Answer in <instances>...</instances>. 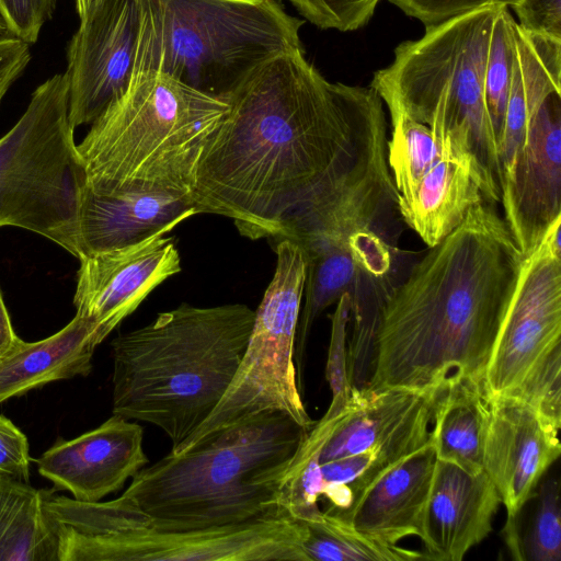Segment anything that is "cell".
Segmentation results:
<instances>
[{"label":"cell","instance_id":"9c48e42d","mask_svg":"<svg viewBox=\"0 0 561 561\" xmlns=\"http://www.w3.org/2000/svg\"><path fill=\"white\" fill-rule=\"evenodd\" d=\"M397 206L369 197L291 214L271 240H290L306 263L295 362L302 391L306 347L316 319L345 294L356 332L377 330L383 302L394 288Z\"/></svg>","mask_w":561,"mask_h":561},{"label":"cell","instance_id":"603a6c76","mask_svg":"<svg viewBox=\"0 0 561 561\" xmlns=\"http://www.w3.org/2000/svg\"><path fill=\"white\" fill-rule=\"evenodd\" d=\"M490 414L484 376L451 373L433 408L431 440L436 458L461 469L483 471V444Z\"/></svg>","mask_w":561,"mask_h":561},{"label":"cell","instance_id":"5b68a950","mask_svg":"<svg viewBox=\"0 0 561 561\" xmlns=\"http://www.w3.org/2000/svg\"><path fill=\"white\" fill-rule=\"evenodd\" d=\"M305 433L285 413L252 415L197 447L144 467L122 495L160 530L262 517L282 507L285 472Z\"/></svg>","mask_w":561,"mask_h":561},{"label":"cell","instance_id":"277c9868","mask_svg":"<svg viewBox=\"0 0 561 561\" xmlns=\"http://www.w3.org/2000/svg\"><path fill=\"white\" fill-rule=\"evenodd\" d=\"M255 311L186 302L112 343L113 414L162 430L175 450L213 413L245 351Z\"/></svg>","mask_w":561,"mask_h":561},{"label":"cell","instance_id":"4dcf8cb0","mask_svg":"<svg viewBox=\"0 0 561 561\" xmlns=\"http://www.w3.org/2000/svg\"><path fill=\"white\" fill-rule=\"evenodd\" d=\"M408 16L421 21L425 26L434 25L454 16L488 4L514 5L518 0H389Z\"/></svg>","mask_w":561,"mask_h":561},{"label":"cell","instance_id":"ba28073f","mask_svg":"<svg viewBox=\"0 0 561 561\" xmlns=\"http://www.w3.org/2000/svg\"><path fill=\"white\" fill-rule=\"evenodd\" d=\"M45 511L58 541V561H309L304 526L280 507L221 527L160 530L123 496L81 502L50 495Z\"/></svg>","mask_w":561,"mask_h":561},{"label":"cell","instance_id":"f1b7e54d","mask_svg":"<svg viewBox=\"0 0 561 561\" xmlns=\"http://www.w3.org/2000/svg\"><path fill=\"white\" fill-rule=\"evenodd\" d=\"M320 28L352 30L365 25L380 0H288Z\"/></svg>","mask_w":561,"mask_h":561},{"label":"cell","instance_id":"83f0119b","mask_svg":"<svg viewBox=\"0 0 561 561\" xmlns=\"http://www.w3.org/2000/svg\"><path fill=\"white\" fill-rule=\"evenodd\" d=\"M351 298L343 295L337 301L331 319V335L325 365V379L329 383L332 399L322 416L332 420L339 416L345 409L353 387L348 377L347 365V325L351 321Z\"/></svg>","mask_w":561,"mask_h":561},{"label":"cell","instance_id":"44dd1931","mask_svg":"<svg viewBox=\"0 0 561 561\" xmlns=\"http://www.w3.org/2000/svg\"><path fill=\"white\" fill-rule=\"evenodd\" d=\"M397 198L399 215L428 248L454 231L469 209L485 199L473 164L447 150L407 196Z\"/></svg>","mask_w":561,"mask_h":561},{"label":"cell","instance_id":"8992f818","mask_svg":"<svg viewBox=\"0 0 561 561\" xmlns=\"http://www.w3.org/2000/svg\"><path fill=\"white\" fill-rule=\"evenodd\" d=\"M228 110L226 100L168 75L133 77L77 145L89 187L101 195L161 193L191 199L203 146Z\"/></svg>","mask_w":561,"mask_h":561},{"label":"cell","instance_id":"8fae6325","mask_svg":"<svg viewBox=\"0 0 561 561\" xmlns=\"http://www.w3.org/2000/svg\"><path fill=\"white\" fill-rule=\"evenodd\" d=\"M561 218L523 257L515 288L484 370L490 397L529 404L561 426Z\"/></svg>","mask_w":561,"mask_h":561},{"label":"cell","instance_id":"e575fe53","mask_svg":"<svg viewBox=\"0 0 561 561\" xmlns=\"http://www.w3.org/2000/svg\"><path fill=\"white\" fill-rule=\"evenodd\" d=\"M9 312L0 293V358L5 356L19 342Z\"/></svg>","mask_w":561,"mask_h":561},{"label":"cell","instance_id":"30bf717a","mask_svg":"<svg viewBox=\"0 0 561 561\" xmlns=\"http://www.w3.org/2000/svg\"><path fill=\"white\" fill-rule=\"evenodd\" d=\"M73 131L68 79L57 73L36 88L0 138V228L38 233L80 259L88 175Z\"/></svg>","mask_w":561,"mask_h":561},{"label":"cell","instance_id":"ffe728a7","mask_svg":"<svg viewBox=\"0 0 561 561\" xmlns=\"http://www.w3.org/2000/svg\"><path fill=\"white\" fill-rule=\"evenodd\" d=\"M197 214L186 197L161 193L101 195L88 185L80 211V259L137 243Z\"/></svg>","mask_w":561,"mask_h":561},{"label":"cell","instance_id":"484cf974","mask_svg":"<svg viewBox=\"0 0 561 561\" xmlns=\"http://www.w3.org/2000/svg\"><path fill=\"white\" fill-rule=\"evenodd\" d=\"M300 522L304 526L302 548L309 561L426 560L423 551L368 539L344 518L325 511L316 519Z\"/></svg>","mask_w":561,"mask_h":561},{"label":"cell","instance_id":"e0dca14e","mask_svg":"<svg viewBox=\"0 0 561 561\" xmlns=\"http://www.w3.org/2000/svg\"><path fill=\"white\" fill-rule=\"evenodd\" d=\"M142 427L113 414L76 438H59L36 459L38 473L75 500L98 502L119 491L149 462Z\"/></svg>","mask_w":561,"mask_h":561},{"label":"cell","instance_id":"6da1fadb","mask_svg":"<svg viewBox=\"0 0 561 561\" xmlns=\"http://www.w3.org/2000/svg\"><path fill=\"white\" fill-rule=\"evenodd\" d=\"M225 100L228 113L203 146L191 201L251 240L277 236L301 205L388 169L380 95L328 81L305 49L266 60Z\"/></svg>","mask_w":561,"mask_h":561},{"label":"cell","instance_id":"4316f807","mask_svg":"<svg viewBox=\"0 0 561 561\" xmlns=\"http://www.w3.org/2000/svg\"><path fill=\"white\" fill-rule=\"evenodd\" d=\"M536 508L524 533H519L513 559L519 561L561 560L560 483L547 479L535 493Z\"/></svg>","mask_w":561,"mask_h":561},{"label":"cell","instance_id":"d4e9b609","mask_svg":"<svg viewBox=\"0 0 561 561\" xmlns=\"http://www.w3.org/2000/svg\"><path fill=\"white\" fill-rule=\"evenodd\" d=\"M46 494L25 481L0 477V561H58Z\"/></svg>","mask_w":561,"mask_h":561},{"label":"cell","instance_id":"2e32d148","mask_svg":"<svg viewBox=\"0 0 561 561\" xmlns=\"http://www.w3.org/2000/svg\"><path fill=\"white\" fill-rule=\"evenodd\" d=\"M504 220L523 256L561 218V94L549 99L502 182Z\"/></svg>","mask_w":561,"mask_h":561},{"label":"cell","instance_id":"52a82bcc","mask_svg":"<svg viewBox=\"0 0 561 561\" xmlns=\"http://www.w3.org/2000/svg\"><path fill=\"white\" fill-rule=\"evenodd\" d=\"M133 77L161 72L225 98L256 67L304 49V20L277 0H136ZM131 77V78H133Z\"/></svg>","mask_w":561,"mask_h":561},{"label":"cell","instance_id":"4fadbf2b","mask_svg":"<svg viewBox=\"0 0 561 561\" xmlns=\"http://www.w3.org/2000/svg\"><path fill=\"white\" fill-rule=\"evenodd\" d=\"M137 37L136 0H102L80 21L67 50L69 117L92 124L131 81Z\"/></svg>","mask_w":561,"mask_h":561},{"label":"cell","instance_id":"ac0fdd59","mask_svg":"<svg viewBox=\"0 0 561 561\" xmlns=\"http://www.w3.org/2000/svg\"><path fill=\"white\" fill-rule=\"evenodd\" d=\"M501 497L484 471L436 459L419 538L426 560L460 561L492 531Z\"/></svg>","mask_w":561,"mask_h":561},{"label":"cell","instance_id":"1f68e13d","mask_svg":"<svg viewBox=\"0 0 561 561\" xmlns=\"http://www.w3.org/2000/svg\"><path fill=\"white\" fill-rule=\"evenodd\" d=\"M30 462L26 435L10 419L0 414V477L27 482Z\"/></svg>","mask_w":561,"mask_h":561},{"label":"cell","instance_id":"d6986e66","mask_svg":"<svg viewBox=\"0 0 561 561\" xmlns=\"http://www.w3.org/2000/svg\"><path fill=\"white\" fill-rule=\"evenodd\" d=\"M436 459L430 438L379 474L350 511L335 515L382 545L396 546L408 537H419Z\"/></svg>","mask_w":561,"mask_h":561},{"label":"cell","instance_id":"7c38bea8","mask_svg":"<svg viewBox=\"0 0 561 561\" xmlns=\"http://www.w3.org/2000/svg\"><path fill=\"white\" fill-rule=\"evenodd\" d=\"M275 251L274 276L255 311L245 351L228 389L207 420L171 454L185 453L263 412L285 413L306 431L313 426L295 364L306 263L290 240L275 241Z\"/></svg>","mask_w":561,"mask_h":561},{"label":"cell","instance_id":"f546056e","mask_svg":"<svg viewBox=\"0 0 561 561\" xmlns=\"http://www.w3.org/2000/svg\"><path fill=\"white\" fill-rule=\"evenodd\" d=\"M55 5L56 0H0V16L11 34L34 44Z\"/></svg>","mask_w":561,"mask_h":561},{"label":"cell","instance_id":"9a60e30c","mask_svg":"<svg viewBox=\"0 0 561 561\" xmlns=\"http://www.w3.org/2000/svg\"><path fill=\"white\" fill-rule=\"evenodd\" d=\"M561 453L559 432L547 426L524 401L490 397L483 444V471L506 510L503 533L515 531L525 504Z\"/></svg>","mask_w":561,"mask_h":561},{"label":"cell","instance_id":"3957f363","mask_svg":"<svg viewBox=\"0 0 561 561\" xmlns=\"http://www.w3.org/2000/svg\"><path fill=\"white\" fill-rule=\"evenodd\" d=\"M493 204L472 206L388 295L367 387L430 392L453 369L484 376L524 257Z\"/></svg>","mask_w":561,"mask_h":561},{"label":"cell","instance_id":"836d02e7","mask_svg":"<svg viewBox=\"0 0 561 561\" xmlns=\"http://www.w3.org/2000/svg\"><path fill=\"white\" fill-rule=\"evenodd\" d=\"M31 59L30 44L11 34L0 31V102L23 73Z\"/></svg>","mask_w":561,"mask_h":561},{"label":"cell","instance_id":"5bb4252c","mask_svg":"<svg viewBox=\"0 0 561 561\" xmlns=\"http://www.w3.org/2000/svg\"><path fill=\"white\" fill-rule=\"evenodd\" d=\"M174 228L119 249L79 259L73 297L76 314L96 327L103 340L167 278L181 271V259L172 237Z\"/></svg>","mask_w":561,"mask_h":561},{"label":"cell","instance_id":"cb8c5ba5","mask_svg":"<svg viewBox=\"0 0 561 561\" xmlns=\"http://www.w3.org/2000/svg\"><path fill=\"white\" fill-rule=\"evenodd\" d=\"M439 389V388H438ZM353 387L351 398L324 442L319 462L365 451L392 436L437 391Z\"/></svg>","mask_w":561,"mask_h":561},{"label":"cell","instance_id":"d590c367","mask_svg":"<svg viewBox=\"0 0 561 561\" xmlns=\"http://www.w3.org/2000/svg\"><path fill=\"white\" fill-rule=\"evenodd\" d=\"M80 21L85 19L102 0H75Z\"/></svg>","mask_w":561,"mask_h":561},{"label":"cell","instance_id":"d6a6232c","mask_svg":"<svg viewBox=\"0 0 561 561\" xmlns=\"http://www.w3.org/2000/svg\"><path fill=\"white\" fill-rule=\"evenodd\" d=\"M512 8L524 30L561 39V0H518Z\"/></svg>","mask_w":561,"mask_h":561},{"label":"cell","instance_id":"7402d4cb","mask_svg":"<svg viewBox=\"0 0 561 561\" xmlns=\"http://www.w3.org/2000/svg\"><path fill=\"white\" fill-rule=\"evenodd\" d=\"M99 344L95 324L77 314L44 340H20L0 358V404L51 381L88 376Z\"/></svg>","mask_w":561,"mask_h":561},{"label":"cell","instance_id":"7a4b0ae2","mask_svg":"<svg viewBox=\"0 0 561 561\" xmlns=\"http://www.w3.org/2000/svg\"><path fill=\"white\" fill-rule=\"evenodd\" d=\"M370 87L468 159L484 198L501 203L506 117L528 116L561 94V39L530 33L508 7L488 4L402 42Z\"/></svg>","mask_w":561,"mask_h":561}]
</instances>
